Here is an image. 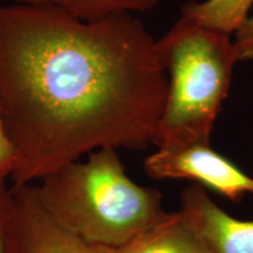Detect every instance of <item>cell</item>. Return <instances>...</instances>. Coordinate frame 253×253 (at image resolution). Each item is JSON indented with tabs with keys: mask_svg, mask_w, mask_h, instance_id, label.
<instances>
[{
	"mask_svg": "<svg viewBox=\"0 0 253 253\" xmlns=\"http://www.w3.org/2000/svg\"><path fill=\"white\" fill-rule=\"evenodd\" d=\"M156 41L129 13L86 21L0 4V112L17 153L12 188L102 148L144 149L166 104Z\"/></svg>",
	"mask_w": 253,
	"mask_h": 253,
	"instance_id": "cell-1",
	"label": "cell"
},
{
	"mask_svg": "<svg viewBox=\"0 0 253 253\" xmlns=\"http://www.w3.org/2000/svg\"><path fill=\"white\" fill-rule=\"evenodd\" d=\"M39 182L38 195L49 216L101 248H122L169 213L157 189L129 178L114 148L95 150L84 162L66 164Z\"/></svg>",
	"mask_w": 253,
	"mask_h": 253,
	"instance_id": "cell-2",
	"label": "cell"
},
{
	"mask_svg": "<svg viewBox=\"0 0 253 253\" xmlns=\"http://www.w3.org/2000/svg\"><path fill=\"white\" fill-rule=\"evenodd\" d=\"M156 49L169 86L151 143H208L239 61L231 34L181 15Z\"/></svg>",
	"mask_w": 253,
	"mask_h": 253,
	"instance_id": "cell-3",
	"label": "cell"
},
{
	"mask_svg": "<svg viewBox=\"0 0 253 253\" xmlns=\"http://www.w3.org/2000/svg\"><path fill=\"white\" fill-rule=\"evenodd\" d=\"M148 176L155 179H190L232 202L253 194V178L210 143H189L160 148L144 161Z\"/></svg>",
	"mask_w": 253,
	"mask_h": 253,
	"instance_id": "cell-4",
	"label": "cell"
},
{
	"mask_svg": "<svg viewBox=\"0 0 253 253\" xmlns=\"http://www.w3.org/2000/svg\"><path fill=\"white\" fill-rule=\"evenodd\" d=\"M13 211L8 226L11 253H116L84 242L60 225L41 204L36 184L12 188Z\"/></svg>",
	"mask_w": 253,
	"mask_h": 253,
	"instance_id": "cell-5",
	"label": "cell"
},
{
	"mask_svg": "<svg viewBox=\"0 0 253 253\" xmlns=\"http://www.w3.org/2000/svg\"><path fill=\"white\" fill-rule=\"evenodd\" d=\"M179 211L210 253H253V220L231 217L214 203L202 185L183 190Z\"/></svg>",
	"mask_w": 253,
	"mask_h": 253,
	"instance_id": "cell-6",
	"label": "cell"
},
{
	"mask_svg": "<svg viewBox=\"0 0 253 253\" xmlns=\"http://www.w3.org/2000/svg\"><path fill=\"white\" fill-rule=\"evenodd\" d=\"M116 253H210L185 217L169 212L162 221L115 250Z\"/></svg>",
	"mask_w": 253,
	"mask_h": 253,
	"instance_id": "cell-7",
	"label": "cell"
},
{
	"mask_svg": "<svg viewBox=\"0 0 253 253\" xmlns=\"http://www.w3.org/2000/svg\"><path fill=\"white\" fill-rule=\"evenodd\" d=\"M253 7V0H204L183 6L181 15L202 26L227 34L238 30Z\"/></svg>",
	"mask_w": 253,
	"mask_h": 253,
	"instance_id": "cell-8",
	"label": "cell"
},
{
	"mask_svg": "<svg viewBox=\"0 0 253 253\" xmlns=\"http://www.w3.org/2000/svg\"><path fill=\"white\" fill-rule=\"evenodd\" d=\"M19 4L54 6L81 20L93 21L110 15L144 12L151 9L160 0H15Z\"/></svg>",
	"mask_w": 253,
	"mask_h": 253,
	"instance_id": "cell-9",
	"label": "cell"
},
{
	"mask_svg": "<svg viewBox=\"0 0 253 253\" xmlns=\"http://www.w3.org/2000/svg\"><path fill=\"white\" fill-rule=\"evenodd\" d=\"M17 164V153L14 145L6 131L4 120L0 112V183H5L11 177Z\"/></svg>",
	"mask_w": 253,
	"mask_h": 253,
	"instance_id": "cell-10",
	"label": "cell"
},
{
	"mask_svg": "<svg viewBox=\"0 0 253 253\" xmlns=\"http://www.w3.org/2000/svg\"><path fill=\"white\" fill-rule=\"evenodd\" d=\"M13 211V194L5 183H0V253H11L8 245V226Z\"/></svg>",
	"mask_w": 253,
	"mask_h": 253,
	"instance_id": "cell-11",
	"label": "cell"
},
{
	"mask_svg": "<svg viewBox=\"0 0 253 253\" xmlns=\"http://www.w3.org/2000/svg\"><path fill=\"white\" fill-rule=\"evenodd\" d=\"M233 34V45L237 50L238 60L253 59V7Z\"/></svg>",
	"mask_w": 253,
	"mask_h": 253,
	"instance_id": "cell-12",
	"label": "cell"
}]
</instances>
